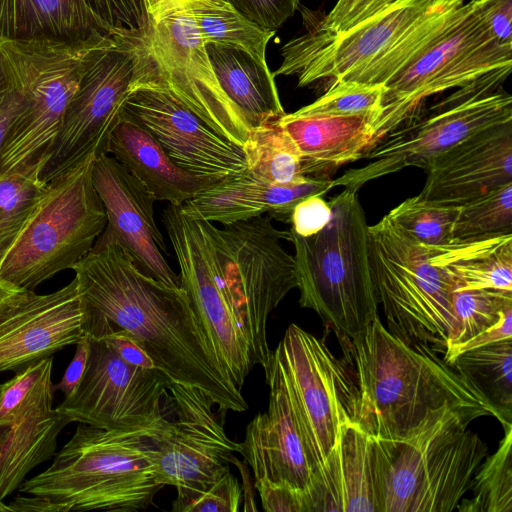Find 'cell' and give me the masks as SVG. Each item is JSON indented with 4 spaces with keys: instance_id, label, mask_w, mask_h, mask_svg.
<instances>
[{
    "instance_id": "48",
    "label": "cell",
    "mask_w": 512,
    "mask_h": 512,
    "mask_svg": "<svg viewBox=\"0 0 512 512\" xmlns=\"http://www.w3.org/2000/svg\"><path fill=\"white\" fill-rule=\"evenodd\" d=\"M254 486L266 512H308L306 497L297 489L267 480L255 482Z\"/></svg>"
},
{
    "instance_id": "17",
    "label": "cell",
    "mask_w": 512,
    "mask_h": 512,
    "mask_svg": "<svg viewBox=\"0 0 512 512\" xmlns=\"http://www.w3.org/2000/svg\"><path fill=\"white\" fill-rule=\"evenodd\" d=\"M167 389L174 416L155 438L156 479L176 489L203 490L230 471L227 458L240 453L241 444L227 436L203 391L173 382Z\"/></svg>"
},
{
    "instance_id": "27",
    "label": "cell",
    "mask_w": 512,
    "mask_h": 512,
    "mask_svg": "<svg viewBox=\"0 0 512 512\" xmlns=\"http://www.w3.org/2000/svg\"><path fill=\"white\" fill-rule=\"evenodd\" d=\"M105 153L115 158L154 196L182 206L219 181L183 170L168 156L156 137L126 115L109 134Z\"/></svg>"
},
{
    "instance_id": "1",
    "label": "cell",
    "mask_w": 512,
    "mask_h": 512,
    "mask_svg": "<svg viewBox=\"0 0 512 512\" xmlns=\"http://www.w3.org/2000/svg\"><path fill=\"white\" fill-rule=\"evenodd\" d=\"M72 269L98 335L126 330L171 382L200 389L222 410H247L181 286L144 274L115 242L94 245Z\"/></svg>"
},
{
    "instance_id": "32",
    "label": "cell",
    "mask_w": 512,
    "mask_h": 512,
    "mask_svg": "<svg viewBox=\"0 0 512 512\" xmlns=\"http://www.w3.org/2000/svg\"><path fill=\"white\" fill-rule=\"evenodd\" d=\"M463 0L434 2L387 50L341 80L385 84L450 23ZM340 81V80H339ZM336 82V81H335Z\"/></svg>"
},
{
    "instance_id": "10",
    "label": "cell",
    "mask_w": 512,
    "mask_h": 512,
    "mask_svg": "<svg viewBox=\"0 0 512 512\" xmlns=\"http://www.w3.org/2000/svg\"><path fill=\"white\" fill-rule=\"evenodd\" d=\"M92 155L48 183V190L6 255L0 281L33 291L56 273L72 269L92 249L107 224L92 181Z\"/></svg>"
},
{
    "instance_id": "31",
    "label": "cell",
    "mask_w": 512,
    "mask_h": 512,
    "mask_svg": "<svg viewBox=\"0 0 512 512\" xmlns=\"http://www.w3.org/2000/svg\"><path fill=\"white\" fill-rule=\"evenodd\" d=\"M423 247L431 262L450 279L453 291L512 292V234Z\"/></svg>"
},
{
    "instance_id": "9",
    "label": "cell",
    "mask_w": 512,
    "mask_h": 512,
    "mask_svg": "<svg viewBox=\"0 0 512 512\" xmlns=\"http://www.w3.org/2000/svg\"><path fill=\"white\" fill-rule=\"evenodd\" d=\"M512 44L499 42L479 0L460 6L446 28L384 85L374 121V143L411 118L426 98L511 71Z\"/></svg>"
},
{
    "instance_id": "22",
    "label": "cell",
    "mask_w": 512,
    "mask_h": 512,
    "mask_svg": "<svg viewBox=\"0 0 512 512\" xmlns=\"http://www.w3.org/2000/svg\"><path fill=\"white\" fill-rule=\"evenodd\" d=\"M86 304L76 278L44 295L31 293L0 322V372L19 371L76 344L85 334Z\"/></svg>"
},
{
    "instance_id": "30",
    "label": "cell",
    "mask_w": 512,
    "mask_h": 512,
    "mask_svg": "<svg viewBox=\"0 0 512 512\" xmlns=\"http://www.w3.org/2000/svg\"><path fill=\"white\" fill-rule=\"evenodd\" d=\"M205 48L219 85L251 130L285 114L267 62L215 43H207Z\"/></svg>"
},
{
    "instance_id": "18",
    "label": "cell",
    "mask_w": 512,
    "mask_h": 512,
    "mask_svg": "<svg viewBox=\"0 0 512 512\" xmlns=\"http://www.w3.org/2000/svg\"><path fill=\"white\" fill-rule=\"evenodd\" d=\"M432 4L433 0H397L339 35L305 23L307 32L282 47L283 60L273 75H296L299 87L327 78L339 81L387 50Z\"/></svg>"
},
{
    "instance_id": "28",
    "label": "cell",
    "mask_w": 512,
    "mask_h": 512,
    "mask_svg": "<svg viewBox=\"0 0 512 512\" xmlns=\"http://www.w3.org/2000/svg\"><path fill=\"white\" fill-rule=\"evenodd\" d=\"M373 115H309L285 113L277 121L292 140L308 177L360 160L374 143Z\"/></svg>"
},
{
    "instance_id": "43",
    "label": "cell",
    "mask_w": 512,
    "mask_h": 512,
    "mask_svg": "<svg viewBox=\"0 0 512 512\" xmlns=\"http://www.w3.org/2000/svg\"><path fill=\"white\" fill-rule=\"evenodd\" d=\"M113 35L130 37L145 29L148 16L143 0H85Z\"/></svg>"
},
{
    "instance_id": "29",
    "label": "cell",
    "mask_w": 512,
    "mask_h": 512,
    "mask_svg": "<svg viewBox=\"0 0 512 512\" xmlns=\"http://www.w3.org/2000/svg\"><path fill=\"white\" fill-rule=\"evenodd\" d=\"M113 35L85 0H0V42L76 43Z\"/></svg>"
},
{
    "instance_id": "50",
    "label": "cell",
    "mask_w": 512,
    "mask_h": 512,
    "mask_svg": "<svg viewBox=\"0 0 512 512\" xmlns=\"http://www.w3.org/2000/svg\"><path fill=\"white\" fill-rule=\"evenodd\" d=\"M101 339L125 362L146 369L156 368L142 344L126 330H112Z\"/></svg>"
},
{
    "instance_id": "37",
    "label": "cell",
    "mask_w": 512,
    "mask_h": 512,
    "mask_svg": "<svg viewBox=\"0 0 512 512\" xmlns=\"http://www.w3.org/2000/svg\"><path fill=\"white\" fill-rule=\"evenodd\" d=\"M512 427L505 429L497 451L476 472L473 497L462 499L459 512H512Z\"/></svg>"
},
{
    "instance_id": "33",
    "label": "cell",
    "mask_w": 512,
    "mask_h": 512,
    "mask_svg": "<svg viewBox=\"0 0 512 512\" xmlns=\"http://www.w3.org/2000/svg\"><path fill=\"white\" fill-rule=\"evenodd\" d=\"M182 5L191 13L205 44L240 49L266 62L267 45L275 31L254 24L226 0H193Z\"/></svg>"
},
{
    "instance_id": "55",
    "label": "cell",
    "mask_w": 512,
    "mask_h": 512,
    "mask_svg": "<svg viewBox=\"0 0 512 512\" xmlns=\"http://www.w3.org/2000/svg\"><path fill=\"white\" fill-rule=\"evenodd\" d=\"M12 90L13 84L0 53V107Z\"/></svg>"
},
{
    "instance_id": "45",
    "label": "cell",
    "mask_w": 512,
    "mask_h": 512,
    "mask_svg": "<svg viewBox=\"0 0 512 512\" xmlns=\"http://www.w3.org/2000/svg\"><path fill=\"white\" fill-rule=\"evenodd\" d=\"M396 1L397 0H337L329 13L324 16L321 21L315 25H311L325 33L339 35L371 18Z\"/></svg>"
},
{
    "instance_id": "52",
    "label": "cell",
    "mask_w": 512,
    "mask_h": 512,
    "mask_svg": "<svg viewBox=\"0 0 512 512\" xmlns=\"http://www.w3.org/2000/svg\"><path fill=\"white\" fill-rule=\"evenodd\" d=\"M89 353L90 340L89 337L84 336L76 343V351L74 357L66 368L62 379L58 384H53L54 392L61 390L65 397L74 392L85 373Z\"/></svg>"
},
{
    "instance_id": "41",
    "label": "cell",
    "mask_w": 512,
    "mask_h": 512,
    "mask_svg": "<svg viewBox=\"0 0 512 512\" xmlns=\"http://www.w3.org/2000/svg\"><path fill=\"white\" fill-rule=\"evenodd\" d=\"M384 92L383 84L340 80L331 83L326 92L315 101L296 111L309 115H373L376 119Z\"/></svg>"
},
{
    "instance_id": "42",
    "label": "cell",
    "mask_w": 512,
    "mask_h": 512,
    "mask_svg": "<svg viewBox=\"0 0 512 512\" xmlns=\"http://www.w3.org/2000/svg\"><path fill=\"white\" fill-rule=\"evenodd\" d=\"M242 491L237 478L226 472L215 483L203 490L177 489L172 502L174 512H237Z\"/></svg>"
},
{
    "instance_id": "5",
    "label": "cell",
    "mask_w": 512,
    "mask_h": 512,
    "mask_svg": "<svg viewBox=\"0 0 512 512\" xmlns=\"http://www.w3.org/2000/svg\"><path fill=\"white\" fill-rule=\"evenodd\" d=\"M475 419L444 407L408 439L378 438L381 512L455 511L488 452Z\"/></svg>"
},
{
    "instance_id": "13",
    "label": "cell",
    "mask_w": 512,
    "mask_h": 512,
    "mask_svg": "<svg viewBox=\"0 0 512 512\" xmlns=\"http://www.w3.org/2000/svg\"><path fill=\"white\" fill-rule=\"evenodd\" d=\"M272 355L286 381L299 425L317 471L333 449L342 424L357 422L359 391L345 360L323 338L296 324Z\"/></svg>"
},
{
    "instance_id": "4",
    "label": "cell",
    "mask_w": 512,
    "mask_h": 512,
    "mask_svg": "<svg viewBox=\"0 0 512 512\" xmlns=\"http://www.w3.org/2000/svg\"><path fill=\"white\" fill-rule=\"evenodd\" d=\"M331 218L294 246L299 304L315 311L335 334L354 337L378 315L369 256V233L358 192L345 188L328 202Z\"/></svg>"
},
{
    "instance_id": "53",
    "label": "cell",
    "mask_w": 512,
    "mask_h": 512,
    "mask_svg": "<svg viewBox=\"0 0 512 512\" xmlns=\"http://www.w3.org/2000/svg\"><path fill=\"white\" fill-rule=\"evenodd\" d=\"M26 105V97L19 90L13 87V90L9 93L4 103L0 107V154L10 128L12 127L15 120L21 115Z\"/></svg>"
},
{
    "instance_id": "44",
    "label": "cell",
    "mask_w": 512,
    "mask_h": 512,
    "mask_svg": "<svg viewBox=\"0 0 512 512\" xmlns=\"http://www.w3.org/2000/svg\"><path fill=\"white\" fill-rule=\"evenodd\" d=\"M51 357L33 363L16 372L8 382L2 384L0 397V429L7 427L19 407L36 387L38 382L52 372Z\"/></svg>"
},
{
    "instance_id": "3",
    "label": "cell",
    "mask_w": 512,
    "mask_h": 512,
    "mask_svg": "<svg viewBox=\"0 0 512 512\" xmlns=\"http://www.w3.org/2000/svg\"><path fill=\"white\" fill-rule=\"evenodd\" d=\"M101 429L80 423L52 464L20 492L48 499L54 512H136L164 487L156 479L155 438L168 424Z\"/></svg>"
},
{
    "instance_id": "7",
    "label": "cell",
    "mask_w": 512,
    "mask_h": 512,
    "mask_svg": "<svg viewBox=\"0 0 512 512\" xmlns=\"http://www.w3.org/2000/svg\"><path fill=\"white\" fill-rule=\"evenodd\" d=\"M234 315L248 341L254 365L270 374L272 351L266 325L270 313L297 288L294 256L282 246L290 231L269 215L217 228L201 220Z\"/></svg>"
},
{
    "instance_id": "14",
    "label": "cell",
    "mask_w": 512,
    "mask_h": 512,
    "mask_svg": "<svg viewBox=\"0 0 512 512\" xmlns=\"http://www.w3.org/2000/svg\"><path fill=\"white\" fill-rule=\"evenodd\" d=\"M134 43L111 35L92 55L66 109L41 177L49 183L88 157L105 153L131 93Z\"/></svg>"
},
{
    "instance_id": "39",
    "label": "cell",
    "mask_w": 512,
    "mask_h": 512,
    "mask_svg": "<svg viewBox=\"0 0 512 512\" xmlns=\"http://www.w3.org/2000/svg\"><path fill=\"white\" fill-rule=\"evenodd\" d=\"M512 234V183L460 206L454 240L465 241Z\"/></svg>"
},
{
    "instance_id": "26",
    "label": "cell",
    "mask_w": 512,
    "mask_h": 512,
    "mask_svg": "<svg viewBox=\"0 0 512 512\" xmlns=\"http://www.w3.org/2000/svg\"><path fill=\"white\" fill-rule=\"evenodd\" d=\"M53 394L49 372L0 433V501L19 488L25 476L56 451L57 438L69 422L52 408Z\"/></svg>"
},
{
    "instance_id": "56",
    "label": "cell",
    "mask_w": 512,
    "mask_h": 512,
    "mask_svg": "<svg viewBox=\"0 0 512 512\" xmlns=\"http://www.w3.org/2000/svg\"><path fill=\"white\" fill-rule=\"evenodd\" d=\"M193 0H143L145 8L159 4H184Z\"/></svg>"
},
{
    "instance_id": "15",
    "label": "cell",
    "mask_w": 512,
    "mask_h": 512,
    "mask_svg": "<svg viewBox=\"0 0 512 512\" xmlns=\"http://www.w3.org/2000/svg\"><path fill=\"white\" fill-rule=\"evenodd\" d=\"M162 221L180 269V285L217 357L235 387L242 392L254 363L217 268L201 220L181 206L168 204Z\"/></svg>"
},
{
    "instance_id": "51",
    "label": "cell",
    "mask_w": 512,
    "mask_h": 512,
    "mask_svg": "<svg viewBox=\"0 0 512 512\" xmlns=\"http://www.w3.org/2000/svg\"><path fill=\"white\" fill-rule=\"evenodd\" d=\"M484 19L493 36L512 44V0H479Z\"/></svg>"
},
{
    "instance_id": "8",
    "label": "cell",
    "mask_w": 512,
    "mask_h": 512,
    "mask_svg": "<svg viewBox=\"0 0 512 512\" xmlns=\"http://www.w3.org/2000/svg\"><path fill=\"white\" fill-rule=\"evenodd\" d=\"M109 36L76 43L0 42L13 87L27 100L6 136L0 154L1 175L50 154L88 62Z\"/></svg>"
},
{
    "instance_id": "58",
    "label": "cell",
    "mask_w": 512,
    "mask_h": 512,
    "mask_svg": "<svg viewBox=\"0 0 512 512\" xmlns=\"http://www.w3.org/2000/svg\"><path fill=\"white\" fill-rule=\"evenodd\" d=\"M445 1H454V0H433V3L434 2H445ZM464 1V0H463Z\"/></svg>"
},
{
    "instance_id": "46",
    "label": "cell",
    "mask_w": 512,
    "mask_h": 512,
    "mask_svg": "<svg viewBox=\"0 0 512 512\" xmlns=\"http://www.w3.org/2000/svg\"><path fill=\"white\" fill-rule=\"evenodd\" d=\"M226 1L254 24L275 32L295 14L300 6V0Z\"/></svg>"
},
{
    "instance_id": "19",
    "label": "cell",
    "mask_w": 512,
    "mask_h": 512,
    "mask_svg": "<svg viewBox=\"0 0 512 512\" xmlns=\"http://www.w3.org/2000/svg\"><path fill=\"white\" fill-rule=\"evenodd\" d=\"M123 114L149 130L174 163L187 172L219 182L248 172L243 147L162 91L133 89Z\"/></svg>"
},
{
    "instance_id": "35",
    "label": "cell",
    "mask_w": 512,
    "mask_h": 512,
    "mask_svg": "<svg viewBox=\"0 0 512 512\" xmlns=\"http://www.w3.org/2000/svg\"><path fill=\"white\" fill-rule=\"evenodd\" d=\"M450 365L472 382L511 422L512 339L465 351L457 355Z\"/></svg>"
},
{
    "instance_id": "2",
    "label": "cell",
    "mask_w": 512,
    "mask_h": 512,
    "mask_svg": "<svg viewBox=\"0 0 512 512\" xmlns=\"http://www.w3.org/2000/svg\"><path fill=\"white\" fill-rule=\"evenodd\" d=\"M336 336L359 391L357 423L368 434L401 442L444 407L476 419L495 417L504 430L512 427L488 398L434 349L393 335L379 317L354 337Z\"/></svg>"
},
{
    "instance_id": "57",
    "label": "cell",
    "mask_w": 512,
    "mask_h": 512,
    "mask_svg": "<svg viewBox=\"0 0 512 512\" xmlns=\"http://www.w3.org/2000/svg\"><path fill=\"white\" fill-rule=\"evenodd\" d=\"M2 393V384H0V397ZM10 511L8 505L4 504L3 501H0V512Z\"/></svg>"
},
{
    "instance_id": "38",
    "label": "cell",
    "mask_w": 512,
    "mask_h": 512,
    "mask_svg": "<svg viewBox=\"0 0 512 512\" xmlns=\"http://www.w3.org/2000/svg\"><path fill=\"white\" fill-rule=\"evenodd\" d=\"M460 206L445 205L422 198H407L387 216L408 237L425 246L454 241V227Z\"/></svg>"
},
{
    "instance_id": "47",
    "label": "cell",
    "mask_w": 512,
    "mask_h": 512,
    "mask_svg": "<svg viewBox=\"0 0 512 512\" xmlns=\"http://www.w3.org/2000/svg\"><path fill=\"white\" fill-rule=\"evenodd\" d=\"M331 214L329 203L321 195L309 196L294 207L290 229L301 237H309L328 224Z\"/></svg>"
},
{
    "instance_id": "49",
    "label": "cell",
    "mask_w": 512,
    "mask_h": 512,
    "mask_svg": "<svg viewBox=\"0 0 512 512\" xmlns=\"http://www.w3.org/2000/svg\"><path fill=\"white\" fill-rule=\"evenodd\" d=\"M507 339H512V302L503 307L500 318L494 325L468 341L447 349L443 354V360L450 365L457 355L465 351Z\"/></svg>"
},
{
    "instance_id": "16",
    "label": "cell",
    "mask_w": 512,
    "mask_h": 512,
    "mask_svg": "<svg viewBox=\"0 0 512 512\" xmlns=\"http://www.w3.org/2000/svg\"><path fill=\"white\" fill-rule=\"evenodd\" d=\"M85 373L56 410L69 423L101 429H131L165 423L161 400L171 382L160 370L122 360L103 340L90 338Z\"/></svg>"
},
{
    "instance_id": "6",
    "label": "cell",
    "mask_w": 512,
    "mask_h": 512,
    "mask_svg": "<svg viewBox=\"0 0 512 512\" xmlns=\"http://www.w3.org/2000/svg\"><path fill=\"white\" fill-rule=\"evenodd\" d=\"M146 12L145 29L131 36V91L140 87L162 91L243 147L252 130L219 85L189 10L180 4H165L147 7Z\"/></svg>"
},
{
    "instance_id": "12",
    "label": "cell",
    "mask_w": 512,
    "mask_h": 512,
    "mask_svg": "<svg viewBox=\"0 0 512 512\" xmlns=\"http://www.w3.org/2000/svg\"><path fill=\"white\" fill-rule=\"evenodd\" d=\"M512 122V97L480 83L460 88L433 113L408 119L372 145L366 163L333 180L334 187L357 191L366 183L407 167L427 169L442 153L467 138Z\"/></svg>"
},
{
    "instance_id": "24",
    "label": "cell",
    "mask_w": 512,
    "mask_h": 512,
    "mask_svg": "<svg viewBox=\"0 0 512 512\" xmlns=\"http://www.w3.org/2000/svg\"><path fill=\"white\" fill-rule=\"evenodd\" d=\"M378 439L357 422L342 424L316 472L308 512H381Z\"/></svg>"
},
{
    "instance_id": "25",
    "label": "cell",
    "mask_w": 512,
    "mask_h": 512,
    "mask_svg": "<svg viewBox=\"0 0 512 512\" xmlns=\"http://www.w3.org/2000/svg\"><path fill=\"white\" fill-rule=\"evenodd\" d=\"M334 188L333 179L308 177L288 183L270 184L248 172L214 183L184 203L183 212L198 220L228 225L257 216L290 223L294 207L312 195L323 196Z\"/></svg>"
},
{
    "instance_id": "40",
    "label": "cell",
    "mask_w": 512,
    "mask_h": 512,
    "mask_svg": "<svg viewBox=\"0 0 512 512\" xmlns=\"http://www.w3.org/2000/svg\"><path fill=\"white\" fill-rule=\"evenodd\" d=\"M512 302V292L493 289L457 290L452 293L456 328L446 350L462 344L494 325L503 307ZM445 350V351H446Z\"/></svg>"
},
{
    "instance_id": "20",
    "label": "cell",
    "mask_w": 512,
    "mask_h": 512,
    "mask_svg": "<svg viewBox=\"0 0 512 512\" xmlns=\"http://www.w3.org/2000/svg\"><path fill=\"white\" fill-rule=\"evenodd\" d=\"M92 181L107 217L106 227L94 245L115 242L127 251L141 272L180 287L179 276L164 257L167 246L154 219V196L107 153L95 158Z\"/></svg>"
},
{
    "instance_id": "21",
    "label": "cell",
    "mask_w": 512,
    "mask_h": 512,
    "mask_svg": "<svg viewBox=\"0 0 512 512\" xmlns=\"http://www.w3.org/2000/svg\"><path fill=\"white\" fill-rule=\"evenodd\" d=\"M269 403L247 425L241 444L242 456L253 471L255 482L267 480L308 493L317 466L311 456L284 375L272 355L271 370L266 378Z\"/></svg>"
},
{
    "instance_id": "23",
    "label": "cell",
    "mask_w": 512,
    "mask_h": 512,
    "mask_svg": "<svg viewBox=\"0 0 512 512\" xmlns=\"http://www.w3.org/2000/svg\"><path fill=\"white\" fill-rule=\"evenodd\" d=\"M426 171L419 195L445 205L462 206L512 183V122L467 138L437 156Z\"/></svg>"
},
{
    "instance_id": "34",
    "label": "cell",
    "mask_w": 512,
    "mask_h": 512,
    "mask_svg": "<svg viewBox=\"0 0 512 512\" xmlns=\"http://www.w3.org/2000/svg\"><path fill=\"white\" fill-rule=\"evenodd\" d=\"M48 159L43 156L0 176V267L48 190L41 177Z\"/></svg>"
},
{
    "instance_id": "36",
    "label": "cell",
    "mask_w": 512,
    "mask_h": 512,
    "mask_svg": "<svg viewBox=\"0 0 512 512\" xmlns=\"http://www.w3.org/2000/svg\"><path fill=\"white\" fill-rule=\"evenodd\" d=\"M243 149L248 173L256 179L288 184L305 177L300 154L277 120L252 129Z\"/></svg>"
},
{
    "instance_id": "11",
    "label": "cell",
    "mask_w": 512,
    "mask_h": 512,
    "mask_svg": "<svg viewBox=\"0 0 512 512\" xmlns=\"http://www.w3.org/2000/svg\"><path fill=\"white\" fill-rule=\"evenodd\" d=\"M368 233L372 277L386 329L444 354L456 328L450 279L431 262L423 245L387 215L369 226Z\"/></svg>"
},
{
    "instance_id": "54",
    "label": "cell",
    "mask_w": 512,
    "mask_h": 512,
    "mask_svg": "<svg viewBox=\"0 0 512 512\" xmlns=\"http://www.w3.org/2000/svg\"><path fill=\"white\" fill-rule=\"evenodd\" d=\"M32 292L7 285L0 281V322L23 304Z\"/></svg>"
}]
</instances>
